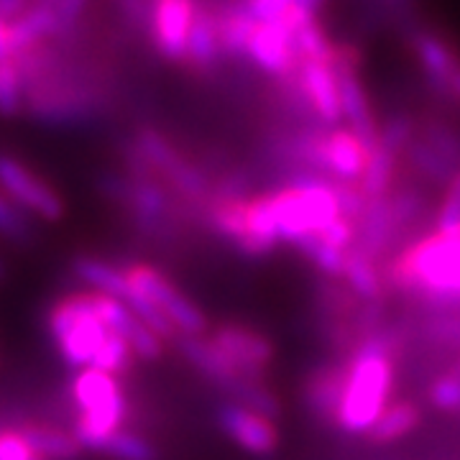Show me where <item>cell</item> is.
<instances>
[{"instance_id": "1", "label": "cell", "mask_w": 460, "mask_h": 460, "mask_svg": "<svg viewBox=\"0 0 460 460\" xmlns=\"http://www.w3.org/2000/svg\"><path fill=\"white\" fill-rule=\"evenodd\" d=\"M394 287L435 307H460V228L410 246L386 271Z\"/></svg>"}, {"instance_id": "2", "label": "cell", "mask_w": 460, "mask_h": 460, "mask_svg": "<svg viewBox=\"0 0 460 460\" xmlns=\"http://www.w3.org/2000/svg\"><path fill=\"white\" fill-rule=\"evenodd\" d=\"M389 338L371 335L345 366V386L335 422L348 435H368L392 389Z\"/></svg>"}, {"instance_id": "3", "label": "cell", "mask_w": 460, "mask_h": 460, "mask_svg": "<svg viewBox=\"0 0 460 460\" xmlns=\"http://www.w3.org/2000/svg\"><path fill=\"white\" fill-rule=\"evenodd\" d=\"M271 215L277 223L279 241H289L295 246L299 238L320 233L328 228L332 220H338V199L332 192V181L320 177H295L287 190L277 195H269Z\"/></svg>"}, {"instance_id": "4", "label": "cell", "mask_w": 460, "mask_h": 460, "mask_svg": "<svg viewBox=\"0 0 460 460\" xmlns=\"http://www.w3.org/2000/svg\"><path fill=\"white\" fill-rule=\"evenodd\" d=\"M72 394L80 407V420L75 425L72 438L80 447L100 450V445L123 428V420L128 411L126 396L120 392L115 376L90 371V368L75 378Z\"/></svg>"}, {"instance_id": "5", "label": "cell", "mask_w": 460, "mask_h": 460, "mask_svg": "<svg viewBox=\"0 0 460 460\" xmlns=\"http://www.w3.org/2000/svg\"><path fill=\"white\" fill-rule=\"evenodd\" d=\"M49 330L62 358L72 368H83V371L93 366L100 348L111 335L98 320V314L90 310L87 295L69 296L59 302L49 313Z\"/></svg>"}, {"instance_id": "6", "label": "cell", "mask_w": 460, "mask_h": 460, "mask_svg": "<svg viewBox=\"0 0 460 460\" xmlns=\"http://www.w3.org/2000/svg\"><path fill=\"white\" fill-rule=\"evenodd\" d=\"M29 90V113L44 126H84L95 120L100 102L93 93L69 83H57L39 77L26 84Z\"/></svg>"}, {"instance_id": "7", "label": "cell", "mask_w": 460, "mask_h": 460, "mask_svg": "<svg viewBox=\"0 0 460 460\" xmlns=\"http://www.w3.org/2000/svg\"><path fill=\"white\" fill-rule=\"evenodd\" d=\"M83 13L84 3L80 0H47V3L26 5V11L13 23H8L13 59L21 54H29L44 39L69 31Z\"/></svg>"}, {"instance_id": "8", "label": "cell", "mask_w": 460, "mask_h": 460, "mask_svg": "<svg viewBox=\"0 0 460 460\" xmlns=\"http://www.w3.org/2000/svg\"><path fill=\"white\" fill-rule=\"evenodd\" d=\"M0 192L11 202H16L21 210L39 215L49 223H57L65 217V199L44 181L39 174H33L16 156L0 151Z\"/></svg>"}, {"instance_id": "9", "label": "cell", "mask_w": 460, "mask_h": 460, "mask_svg": "<svg viewBox=\"0 0 460 460\" xmlns=\"http://www.w3.org/2000/svg\"><path fill=\"white\" fill-rule=\"evenodd\" d=\"M126 277L166 314V320L174 325L177 335L181 332L184 338H199L208 330V317L199 313L198 305L181 295L180 289L156 269L138 263L126 271Z\"/></svg>"}, {"instance_id": "10", "label": "cell", "mask_w": 460, "mask_h": 460, "mask_svg": "<svg viewBox=\"0 0 460 460\" xmlns=\"http://www.w3.org/2000/svg\"><path fill=\"white\" fill-rule=\"evenodd\" d=\"M133 144L141 151V156L146 159L148 166L172 181V187H177L184 198H190L192 202L208 199V195H210L208 177L199 172L198 166L190 164L156 128H141L136 133Z\"/></svg>"}, {"instance_id": "11", "label": "cell", "mask_w": 460, "mask_h": 460, "mask_svg": "<svg viewBox=\"0 0 460 460\" xmlns=\"http://www.w3.org/2000/svg\"><path fill=\"white\" fill-rule=\"evenodd\" d=\"M358 57L348 49H332L330 66L335 72V83H338V98H341V118L348 120L350 133L361 141L363 146L371 148L378 144V131L374 126V118L368 111V100L363 93L361 83L356 77V62Z\"/></svg>"}, {"instance_id": "12", "label": "cell", "mask_w": 460, "mask_h": 460, "mask_svg": "<svg viewBox=\"0 0 460 460\" xmlns=\"http://www.w3.org/2000/svg\"><path fill=\"white\" fill-rule=\"evenodd\" d=\"M100 190L115 202H123L136 217V223L144 228H162L169 215V199L166 192L154 180H123L115 174L100 177Z\"/></svg>"}, {"instance_id": "13", "label": "cell", "mask_w": 460, "mask_h": 460, "mask_svg": "<svg viewBox=\"0 0 460 460\" xmlns=\"http://www.w3.org/2000/svg\"><path fill=\"white\" fill-rule=\"evenodd\" d=\"M217 428L228 435L235 445L253 456H271L279 445V435L271 420H266L256 411H248L238 404L217 407Z\"/></svg>"}, {"instance_id": "14", "label": "cell", "mask_w": 460, "mask_h": 460, "mask_svg": "<svg viewBox=\"0 0 460 460\" xmlns=\"http://www.w3.org/2000/svg\"><path fill=\"white\" fill-rule=\"evenodd\" d=\"M213 345L223 350L238 371L251 381H263V366L274 358V345L263 335L248 328L226 325L213 335Z\"/></svg>"}, {"instance_id": "15", "label": "cell", "mask_w": 460, "mask_h": 460, "mask_svg": "<svg viewBox=\"0 0 460 460\" xmlns=\"http://www.w3.org/2000/svg\"><path fill=\"white\" fill-rule=\"evenodd\" d=\"M192 18H195V5L187 0H164L151 8V33L166 59L172 62L184 59Z\"/></svg>"}, {"instance_id": "16", "label": "cell", "mask_w": 460, "mask_h": 460, "mask_svg": "<svg viewBox=\"0 0 460 460\" xmlns=\"http://www.w3.org/2000/svg\"><path fill=\"white\" fill-rule=\"evenodd\" d=\"M246 57L269 75H287L299 66L295 31L287 26H256L248 41Z\"/></svg>"}, {"instance_id": "17", "label": "cell", "mask_w": 460, "mask_h": 460, "mask_svg": "<svg viewBox=\"0 0 460 460\" xmlns=\"http://www.w3.org/2000/svg\"><path fill=\"white\" fill-rule=\"evenodd\" d=\"M411 44L420 65L425 66L428 80L445 98L460 100V59L435 33H414Z\"/></svg>"}, {"instance_id": "18", "label": "cell", "mask_w": 460, "mask_h": 460, "mask_svg": "<svg viewBox=\"0 0 460 460\" xmlns=\"http://www.w3.org/2000/svg\"><path fill=\"white\" fill-rule=\"evenodd\" d=\"M396 233L394 215H392V205L389 198L381 199H368L366 208H363L361 217L356 223V241L353 248L361 251L363 256L368 259H376L378 253H384L392 238Z\"/></svg>"}, {"instance_id": "19", "label": "cell", "mask_w": 460, "mask_h": 460, "mask_svg": "<svg viewBox=\"0 0 460 460\" xmlns=\"http://www.w3.org/2000/svg\"><path fill=\"white\" fill-rule=\"evenodd\" d=\"M299 84L305 100L314 108L325 123L341 120V98H338V83L332 66L323 62H299Z\"/></svg>"}, {"instance_id": "20", "label": "cell", "mask_w": 460, "mask_h": 460, "mask_svg": "<svg viewBox=\"0 0 460 460\" xmlns=\"http://www.w3.org/2000/svg\"><path fill=\"white\" fill-rule=\"evenodd\" d=\"M177 343H180L181 356L192 363L199 374H205V378H210L217 389L228 386L230 381H235V378H246L223 350L215 348L213 341H205L202 335L199 338H184V335H180Z\"/></svg>"}, {"instance_id": "21", "label": "cell", "mask_w": 460, "mask_h": 460, "mask_svg": "<svg viewBox=\"0 0 460 460\" xmlns=\"http://www.w3.org/2000/svg\"><path fill=\"white\" fill-rule=\"evenodd\" d=\"M217 57H220V41H217L215 13L195 5V18H192V29L187 36L184 59L199 72H208L210 66L217 65Z\"/></svg>"}, {"instance_id": "22", "label": "cell", "mask_w": 460, "mask_h": 460, "mask_svg": "<svg viewBox=\"0 0 460 460\" xmlns=\"http://www.w3.org/2000/svg\"><path fill=\"white\" fill-rule=\"evenodd\" d=\"M215 26H217V41L220 51H226L230 57H246L251 33L256 29L253 18L248 16L246 3H235V5H223L213 11Z\"/></svg>"}, {"instance_id": "23", "label": "cell", "mask_w": 460, "mask_h": 460, "mask_svg": "<svg viewBox=\"0 0 460 460\" xmlns=\"http://www.w3.org/2000/svg\"><path fill=\"white\" fill-rule=\"evenodd\" d=\"M343 386L345 368H341V366L320 368L307 381V407L320 420H335L338 407H341V396H343Z\"/></svg>"}, {"instance_id": "24", "label": "cell", "mask_w": 460, "mask_h": 460, "mask_svg": "<svg viewBox=\"0 0 460 460\" xmlns=\"http://www.w3.org/2000/svg\"><path fill=\"white\" fill-rule=\"evenodd\" d=\"M26 445L31 447V453L41 460H75L83 447L77 440L59 428H49V425H26L18 429Z\"/></svg>"}, {"instance_id": "25", "label": "cell", "mask_w": 460, "mask_h": 460, "mask_svg": "<svg viewBox=\"0 0 460 460\" xmlns=\"http://www.w3.org/2000/svg\"><path fill=\"white\" fill-rule=\"evenodd\" d=\"M420 410L410 404V402H399V404H392L386 410L381 411V417L376 420V425L371 428L368 438L374 443H394L399 438L410 435L411 429L420 425Z\"/></svg>"}, {"instance_id": "26", "label": "cell", "mask_w": 460, "mask_h": 460, "mask_svg": "<svg viewBox=\"0 0 460 460\" xmlns=\"http://www.w3.org/2000/svg\"><path fill=\"white\" fill-rule=\"evenodd\" d=\"M392 172H394V154L376 144L368 151V162L363 169L361 190L366 199L389 198V187H392Z\"/></svg>"}, {"instance_id": "27", "label": "cell", "mask_w": 460, "mask_h": 460, "mask_svg": "<svg viewBox=\"0 0 460 460\" xmlns=\"http://www.w3.org/2000/svg\"><path fill=\"white\" fill-rule=\"evenodd\" d=\"M343 277L350 284V289L358 296H363V299H378L381 296V279H378L374 259L363 256L361 251L350 248L345 253Z\"/></svg>"}, {"instance_id": "28", "label": "cell", "mask_w": 460, "mask_h": 460, "mask_svg": "<svg viewBox=\"0 0 460 460\" xmlns=\"http://www.w3.org/2000/svg\"><path fill=\"white\" fill-rule=\"evenodd\" d=\"M98 453H105L113 460H159L156 445L148 443L146 438L128 432V429H118L105 443L100 445Z\"/></svg>"}, {"instance_id": "29", "label": "cell", "mask_w": 460, "mask_h": 460, "mask_svg": "<svg viewBox=\"0 0 460 460\" xmlns=\"http://www.w3.org/2000/svg\"><path fill=\"white\" fill-rule=\"evenodd\" d=\"M407 154H410L411 166L422 174V177H428L429 181H435V184H450V180L458 174V169H453V166L445 162L440 154H435L432 148L425 144V141H411L410 146H407Z\"/></svg>"}, {"instance_id": "30", "label": "cell", "mask_w": 460, "mask_h": 460, "mask_svg": "<svg viewBox=\"0 0 460 460\" xmlns=\"http://www.w3.org/2000/svg\"><path fill=\"white\" fill-rule=\"evenodd\" d=\"M0 235L13 241L18 246H29L36 238L29 213L21 210L16 202H11L3 192H0Z\"/></svg>"}, {"instance_id": "31", "label": "cell", "mask_w": 460, "mask_h": 460, "mask_svg": "<svg viewBox=\"0 0 460 460\" xmlns=\"http://www.w3.org/2000/svg\"><path fill=\"white\" fill-rule=\"evenodd\" d=\"M295 248H299L310 261L320 269V271H325L330 277H343V269H345V253L343 251H335V248H330L317 233H310V235H305V238H299L295 243Z\"/></svg>"}, {"instance_id": "32", "label": "cell", "mask_w": 460, "mask_h": 460, "mask_svg": "<svg viewBox=\"0 0 460 460\" xmlns=\"http://www.w3.org/2000/svg\"><path fill=\"white\" fill-rule=\"evenodd\" d=\"M26 102V87H23V77L18 72L16 62H5L0 65V115L13 118L23 111Z\"/></svg>"}, {"instance_id": "33", "label": "cell", "mask_w": 460, "mask_h": 460, "mask_svg": "<svg viewBox=\"0 0 460 460\" xmlns=\"http://www.w3.org/2000/svg\"><path fill=\"white\" fill-rule=\"evenodd\" d=\"M128 363H131V350H128V345L123 343L120 338H115V335H108V341L100 348V353L95 356L90 371H100V374L113 376V374L126 371Z\"/></svg>"}, {"instance_id": "34", "label": "cell", "mask_w": 460, "mask_h": 460, "mask_svg": "<svg viewBox=\"0 0 460 460\" xmlns=\"http://www.w3.org/2000/svg\"><path fill=\"white\" fill-rule=\"evenodd\" d=\"M422 141L428 144L435 154H440L447 164L460 172V138L453 131H447L445 126L429 123L428 128L422 131Z\"/></svg>"}, {"instance_id": "35", "label": "cell", "mask_w": 460, "mask_h": 460, "mask_svg": "<svg viewBox=\"0 0 460 460\" xmlns=\"http://www.w3.org/2000/svg\"><path fill=\"white\" fill-rule=\"evenodd\" d=\"M378 144L392 151V154H399V151H407V146L411 144V120L407 115H394L386 120V126L378 131Z\"/></svg>"}, {"instance_id": "36", "label": "cell", "mask_w": 460, "mask_h": 460, "mask_svg": "<svg viewBox=\"0 0 460 460\" xmlns=\"http://www.w3.org/2000/svg\"><path fill=\"white\" fill-rule=\"evenodd\" d=\"M389 205H392V215H394L396 230H399L404 228L407 223L417 220L425 199H422V195L417 190H399L394 198H389Z\"/></svg>"}, {"instance_id": "37", "label": "cell", "mask_w": 460, "mask_h": 460, "mask_svg": "<svg viewBox=\"0 0 460 460\" xmlns=\"http://www.w3.org/2000/svg\"><path fill=\"white\" fill-rule=\"evenodd\" d=\"M460 228V172L450 180L445 192L443 208L438 213V233H450Z\"/></svg>"}, {"instance_id": "38", "label": "cell", "mask_w": 460, "mask_h": 460, "mask_svg": "<svg viewBox=\"0 0 460 460\" xmlns=\"http://www.w3.org/2000/svg\"><path fill=\"white\" fill-rule=\"evenodd\" d=\"M429 399L438 410L460 411V378L456 374L438 378L429 389Z\"/></svg>"}, {"instance_id": "39", "label": "cell", "mask_w": 460, "mask_h": 460, "mask_svg": "<svg viewBox=\"0 0 460 460\" xmlns=\"http://www.w3.org/2000/svg\"><path fill=\"white\" fill-rule=\"evenodd\" d=\"M29 3H21V0H0V21L3 23H13L23 11H26Z\"/></svg>"}, {"instance_id": "40", "label": "cell", "mask_w": 460, "mask_h": 460, "mask_svg": "<svg viewBox=\"0 0 460 460\" xmlns=\"http://www.w3.org/2000/svg\"><path fill=\"white\" fill-rule=\"evenodd\" d=\"M13 54H11V39H8V23L0 21V65L11 62Z\"/></svg>"}, {"instance_id": "41", "label": "cell", "mask_w": 460, "mask_h": 460, "mask_svg": "<svg viewBox=\"0 0 460 460\" xmlns=\"http://www.w3.org/2000/svg\"><path fill=\"white\" fill-rule=\"evenodd\" d=\"M5 279V263H3V259H0V281Z\"/></svg>"}]
</instances>
